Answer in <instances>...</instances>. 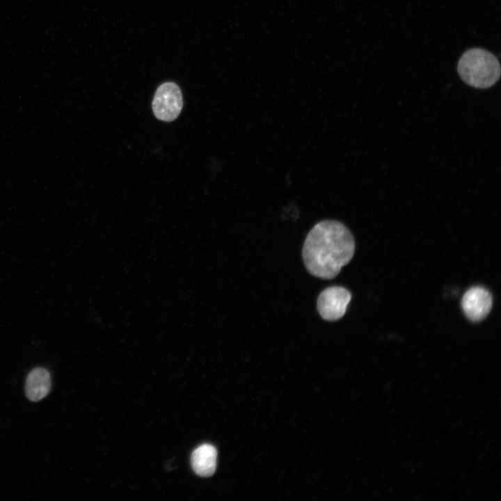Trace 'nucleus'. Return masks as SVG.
<instances>
[{"mask_svg": "<svg viewBox=\"0 0 501 501\" xmlns=\"http://www.w3.org/2000/svg\"><path fill=\"white\" fill-rule=\"evenodd\" d=\"M355 240L341 222L324 220L316 223L308 232L302 249L307 271L313 276L333 279L352 259Z\"/></svg>", "mask_w": 501, "mask_h": 501, "instance_id": "obj_1", "label": "nucleus"}, {"mask_svg": "<svg viewBox=\"0 0 501 501\" xmlns=\"http://www.w3.org/2000/svg\"><path fill=\"white\" fill-rule=\"evenodd\" d=\"M457 71L461 79L476 88H487L500 79V65L497 58L486 49L473 48L460 58Z\"/></svg>", "mask_w": 501, "mask_h": 501, "instance_id": "obj_2", "label": "nucleus"}, {"mask_svg": "<svg viewBox=\"0 0 501 501\" xmlns=\"http://www.w3.org/2000/svg\"><path fill=\"white\" fill-rule=\"evenodd\" d=\"M152 110L159 120L170 122L180 115L182 106V94L175 83L166 82L159 86L152 100Z\"/></svg>", "mask_w": 501, "mask_h": 501, "instance_id": "obj_3", "label": "nucleus"}, {"mask_svg": "<svg viewBox=\"0 0 501 501\" xmlns=\"http://www.w3.org/2000/svg\"><path fill=\"white\" fill-rule=\"evenodd\" d=\"M351 299V292L341 286H331L324 289L317 301V308L325 320L333 321L342 318Z\"/></svg>", "mask_w": 501, "mask_h": 501, "instance_id": "obj_4", "label": "nucleus"}, {"mask_svg": "<svg viewBox=\"0 0 501 501\" xmlns=\"http://www.w3.org/2000/svg\"><path fill=\"white\" fill-rule=\"evenodd\" d=\"M493 299L488 289L482 286L468 289L461 300V307L468 319L477 322L483 320L490 312Z\"/></svg>", "mask_w": 501, "mask_h": 501, "instance_id": "obj_5", "label": "nucleus"}, {"mask_svg": "<svg viewBox=\"0 0 501 501\" xmlns=\"http://www.w3.org/2000/svg\"><path fill=\"white\" fill-rule=\"evenodd\" d=\"M50 388V374L46 369L36 367L29 372L26 380L25 393L30 401L42 399L48 395Z\"/></svg>", "mask_w": 501, "mask_h": 501, "instance_id": "obj_6", "label": "nucleus"}, {"mask_svg": "<svg viewBox=\"0 0 501 501\" xmlns=\"http://www.w3.org/2000/svg\"><path fill=\"white\" fill-rule=\"evenodd\" d=\"M217 451L209 444L197 447L192 453L191 461L194 472L201 477L212 476L216 468Z\"/></svg>", "mask_w": 501, "mask_h": 501, "instance_id": "obj_7", "label": "nucleus"}]
</instances>
